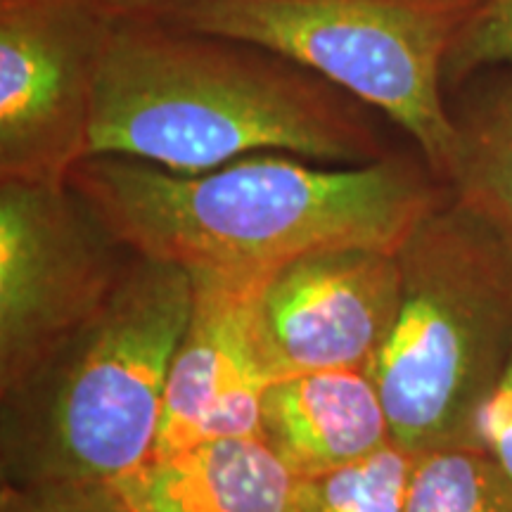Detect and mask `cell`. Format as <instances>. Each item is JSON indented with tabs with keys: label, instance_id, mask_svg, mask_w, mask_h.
Returning <instances> with one entry per match:
<instances>
[{
	"label": "cell",
	"instance_id": "cell-1",
	"mask_svg": "<svg viewBox=\"0 0 512 512\" xmlns=\"http://www.w3.org/2000/svg\"><path fill=\"white\" fill-rule=\"evenodd\" d=\"M387 124L259 43L128 15L112 19L102 50L91 157H131L178 174L261 152L356 166L401 150Z\"/></svg>",
	"mask_w": 512,
	"mask_h": 512
},
{
	"label": "cell",
	"instance_id": "cell-2",
	"mask_svg": "<svg viewBox=\"0 0 512 512\" xmlns=\"http://www.w3.org/2000/svg\"><path fill=\"white\" fill-rule=\"evenodd\" d=\"M69 183L126 249L190 273H266L337 245L399 249L451 192L415 147L356 166L261 152L200 174L93 155Z\"/></svg>",
	"mask_w": 512,
	"mask_h": 512
},
{
	"label": "cell",
	"instance_id": "cell-3",
	"mask_svg": "<svg viewBox=\"0 0 512 512\" xmlns=\"http://www.w3.org/2000/svg\"><path fill=\"white\" fill-rule=\"evenodd\" d=\"M190 309L183 266L131 252L105 302L0 392V484H117L140 470Z\"/></svg>",
	"mask_w": 512,
	"mask_h": 512
},
{
	"label": "cell",
	"instance_id": "cell-4",
	"mask_svg": "<svg viewBox=\"0 0 512 512\" xmlns=\"http://www.w3.org/2000/svg\"><path fill=\"white\" fill-rule=\"evenodd\" d=\"M396 256L399 311L368 370L394 444L413 456L479 448V418L512 361V245L448 192Z\"/></svg>",
	"mask_w": 512,
	"mask_h": 512
},
{
	"label": "cell",
	"instance_id": "cell-5",
	"mask_svg": "<svg viewBox=\"0 0 512 512\" xmlns=\"http://www.w3.org/2000/svg\"><path fill=\"white\" fill-rule=\"evenodd\" d=\"M486 0H176L138 15L259 43L354 95L446 183V62Z\"/></svg>",
	"mask_w": 512,
	"mask_h": 512
},
{
	"label": "cell",
	"instance_id": "cell-6",
	"mask_svg": "<svg viewBox=\"0 0 512 512\" xmlns=\"http://www.w3.org/2000/svg\"><path fill=\"white\" fill-rule=\"evenodd\" d=\"M128 256L69 181L0 178V392L105 302Z\"/></svg>",
	"mask_w": 512,
	"mask_h": 512
},
{
	"label": "cell",
	"instance_id": "cell-7",
	"mask_svg": "<svg viewBox=\"0 0 512 512\" xmlns=\"http://www.w3.org/2000/svg\"><path fill=\"white\" fill-rule=\"evenodd\" d=\"M110 24L76 0H0V178L62 183L91 157Z\"/></svg>",
	"mask_w": 512,
	"mask_h": 512
},
{
	"label": "cell",
	"instance_id": "cell-8",
	"mask_svg": "<svg viewBox=\"0 0 512 512\" xmlns=\"http://www.w3.org/2000/svg\"><path fill=\"white\" fill-rule=\"evenodd\" d=\"M401 297L396 249L337 245L268 275L259 337L273 380L316 370H370L394 328Z\"/></svg>",
	"mask_w": 512,
	"mask_h": 512
},
{
	"label": "cell",
	"instance_id": "cell-9",
	"mask_svg": "<svg viewBox=\"0 0 512 512\" xmlns=\"http://www.w3.org/2000/svg\"><path fill=\"white\" fill-rule=\"evenodd\" d=\"M271 273H190L192 309L171 361L152 458L207 441L261 439V406L273 375L256 309Z\"/></svg>",
	"mask_w": 512,
	"mask_h": 512
},
{
	"label": "cell",
	"instance_id": "cell-10",
	"mask_svg": "<svg viewBox=\"0 0 512 512\" xmlns=\"http://www.w3.org/2000/svg\"><path fill=\"white\" fill-rule=\"evenodd\" d=\"M261 439L297 479L342 470L394 444L380 389L366 370L273 380L261 406Z\"/></svg>",
	"mask_w": 512,
	"mask_h": 512
},
{
	"label": "cell",
	"instance_id": "cell-11",
	"mask_svg": "<svg viewBox=\"0 0 512 512\" xmlns=\"http://www.w3.org/2000/svg\"><path fill=\"white\" fill-rule=\"evenodd\" d=\"M112 486L136 512H299V479L256 437L150 458Z\"/></svg>",
	"mask_w": 512,
	"mask_h": 512
},
{
	"label": "cell",
	"instance_id": "cell-12",
	"mask_svg": "<svg viewBox=\"0 0 512 512\" xmlns=\"http://www.w3.org/2000/svg\"><path fill=\"white\" fill-rule=\"evenodd\" d=\"M456 147L446 185L512 245V62L451 88Z\"/></svg>",
	"mask_w": 512,
	"mask_h": 512
},
{
	"label": "cell",
	"instance_id": "cell-13",
	"mask_svg": "<svg viewBox=\"0 0 512 512\" xmlns=\"http://www.w3.org/2000/svg\"><path fill=\"white\" fill-rule=\"evenodd\" d=\"M403 512H512V477L484 448L418 453Z\"/></svg>",
	"mask_w": 512,
	"mask_h": 512
},
{
	"label": "cell",
	"instance_id": "cell-14",
	"mask_svg": "<svg viewBox=\"0 0 512 512\" xmlns=\"http://www.w3.org/2000/svg\"><path fill=\"white\" fill-rule=\"evenodd\" d=\"M413 453L399 444L313 479H299V512H403Z\"/></svg>",
	"mask_w": 512,
	"mask_h": 512
},
{
	"label": "cell",
	"instance_id": "cell-15",
	"mask_svg": "<svg viewBox=\"0 0 512 512\" xmlns=\"http://www.w3.org/2000/svg\"><path fill=\"white\" fill-rule=\"evenodd\" d=\"M512 62V0H486L446 62V93L472 74Z\"/></svg>",
	"mask_w": 512,
	"mask_h": 512
},
{
	"label": "cell",
	"instance_id": "cell-16",
	"mask_svg": "<svg viewBox=\"0 0 512 512\" xmlns=\"http://www.w3.org/2000/svg\"><path fill=\"white\" fill-rule=\"evenodd\" d=\"M0 512H136L112 484H0Z\"/></svg>",
	"mask_w": 512,
	"mask_h": 512
},
{
	"label": "cell",
	"instance_id": "cell-17",
	"mask_svg": "<svg viewBox=\"0 0 512 512\" xmlns=\"http://www.w3.org/2000/svg\"><path fill=\"white\" fill-rule=\"evenodd\" d=\"M477 439L479 448H484L512 477V361L496 392L486 401L479 418Z\"/></svg>",
	"mask_w": 512,
	"mask_h": 512
},
{
	"label": "cell",
	"instance_id": "cell-18",
	"mask_svg": "<svg viewBox=\"0 0 512 512\" xmlns=\"http://www.w3.org/2000/svg\"><path fill=\"white\" fill-rule=\"evenodd\" d=\"M76 3L100 12V15L107 19H119V17L138 15V12L159 8V5H166V3H176V0H76Z\"/></svg>",
	"mask_w": 512,
	"mask_h": 512
}]
</instances>
